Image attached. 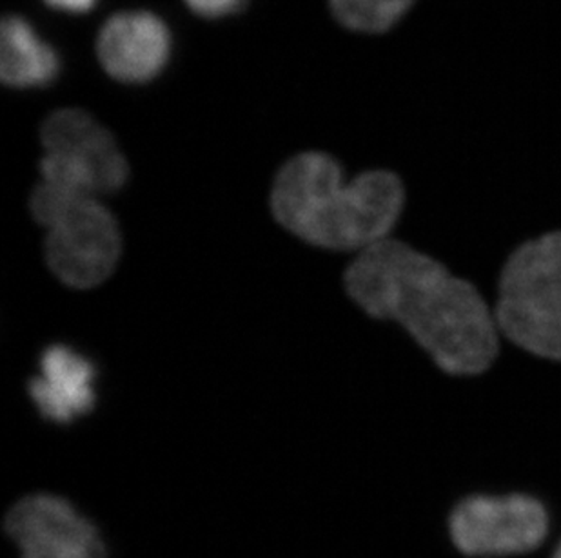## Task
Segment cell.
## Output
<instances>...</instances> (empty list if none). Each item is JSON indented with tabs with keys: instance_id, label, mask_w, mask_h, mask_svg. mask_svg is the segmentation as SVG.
Returning <instances> with one entry per match:
<instances>
[{
	"instance_id": "obj_1",
	"label": "cell",
	"mask_w": 561,
	"mask_h": 558,
	"mask_svg": "<svg viewBox=\"0 0 561 558\" xmlns=\"http://www.w3.org/2000/svg\"><path fill=\"white\" fill-rule=\"evenodd\" d=\"M344 283L362 311L400 323L449 374H480L499 353V325L482 294L405 243L387 237L362 251Z\"/></svg>"
},
{
	"instance_id": "obj_2",
	"label": "cell",
	"mask_w": 561,
	"mask_h": 558,
	"mask_svg": "<svg viewBox=\"0 0 561 558\" xmlns=\"http://www.w3.org/2000/svg\"><path fill=\"white\" fill-rule=\"evenodd\" d=\"M397 174L369 171L345 182L342 165L320 151L287 160L271 189V212L293 236L328 251H366L383 242L402 214Z\"/></svg>"
},
{
	"instance_id": "obj_3",
	"label": "cell",
	"mask_w": 561,
	"mask_h": 558,
	"mask_svg": "<svg viewBox=\"0 0 561 558\" xmlns=\"http://www.w3.org/2000/svg\"><path fill=\"white\" fill-rule=\"evenodd\" d=\"M30 212L44 226V258L55 278L71 289H93L117 269L123 234L101 198L41 179Z\"/></svg>"
},
{
	"instance_id": "obj_4",
	"label": "cell",
	"mask_w": 561,
	"mask_h": 558,
	"mask_svg": "<svg viewBox=\"0 0 561 558\" xmlns=\"http://www.w3.org/2000/svg\"><path fill=\"white\" fill-rule=\"evenodd\" d=\"M494 317L514 345L561 361V232L525 243L508 258Z\"/></svg>"
},
{
	"instance_id": "obj_5",
	"label": "cell",
	"mask_w": 561,
	"mask_h": 558,
	"mask_svg": "<svg viewBox=\"0 0 561 558\" xmlns=\"http://www.w3.org/2000/svg\"><path fill=\"white\" fill-rule=\"evenodd\" d=\"M41 142L44 182L101 198L123 189L129 179V164L115 137L80 107L46 116Z\"/></svg>"
},
{
	"instance_id": "obj_6",
	"label": "cell",
	"mask_w": 561,
	"mask_h": 558,
	"mask_svg": "<svg viewBox=\"0 0 561 558\" xmlns=\"http://www.w3.org/2000/svg\"><path fill=\"white\" fill-rule=\"evenodd\" d=\"M547 532V510L529 496L469 497L450 515L456 548L472 557L527 554L546 540Z\"/></svg>"
},
{
	"instance_id": "obj_7",
	"label": "cell",
	"mask_w": 561,
	"mask_h": 558,
	"mask_svg": "<svg viewBox=\"0 0 561 558\" xmlns=\"http://www.w3.org/2000/svg\"><path fill=\"white\" fill-rule=\"evenodd\" d=\"M4 530L21 558H107L99 527L64 497H24L8 511Z\"/></svg>"
},
{
	"instance_id": "obj_8",
	"label": "cell",
	"mask_w": 561,
	"mask_h": 558,
	"mask_svg": "<svg viewBox=\"0 0 561 558\" xmlns=\"http://www.w3.org/2000/svg\"><path fill=\"white\" fill-rule=\"evenodd\" d=\"M170 27L151 11H121L110 16L96 37L102 69L123 84L157 79L171 57Z\"/></svg>"
},
{
	"instance_id": "obj_9",
	"label": "cell",
	"mask_w": 561,
	"mask_h": 558,
	"mask_svg": "<svg viewBox=\"0 0 561 558\" xmlns=\"http://www.w3.org/2000/svg\"><path fill=\"white\" fill-rule=\"evenodd\" d=\"M95 364L66 345L44 350L38 375L30 381V397L46 421L69 425L95 406Z\"/></svg>"
},
{
	"instance_id": "obj_10",
	"label": "cell",
	"mask_w": 561,
	"mask_h": 558,
	"mask_svg": "<svg viewBox=\"0 0 561 558\" xmlns=\"http://www.w3.org/2000/svg\"><path fill=\"white\" fill-rule=\"evenodd\" d=\"M60 57L21 15H5L0 26V79L13 90H38L57 80Z\"/></svg>"
},
{
	"instance_id": "obj_11",
	"label": "cell",
	"mask_w": 561,
	"mask_h": 558,
	"mask_svg": "<svg viewBox=\"0 0 561 558\" xmlns=\"http://www.w3.org/2000/svg\"><path fill=\"white\" fill-rule=\"evenodd\" d=\"M416 0H329L340 26L355 33L380 35L397 26Z\"/></svg>"
},
{
	"instance_id": "obj_12",
	"label": "cell",
	"mask_w": 561,
	"mask_h": 558,
	"mask_svg": "<svg viewBox=\"0 0 561 558\" xmlns=\"http://www.w3.org/2000/svg\"><path fill=\"white\" fill-rule=\"evenodd\" d=\"M196 16L217 21V19H226L242 10L245 0H184Z\"/></svg>"
},
{
	"instance_id": "obj_13",
	"label": "cell",
	"mask_w": 561,
	"mask_h": 558,
	"mask_svg": "<svg viewBox=\"0 0 561 558\" xmlns=\"http://www.w3.org/2000/svg\"><path fill=\"white\" fill-rule=\"evenodd\" d=\"M96 2L99 0H44V4L49 5L51 10L62 11L69 15H84L95 8Z\"/></svg>"
},
{
	"instance_id": "obj_14",
	"label": "cell",
	"mask_w": 561,
	"mask_h": 558,
	"mask_svg": "<svg viewBox=\"0 0 561 558\" xmlns=\"http://www.w3.org/2000/svg\"><path fill=\"white\" fill-rule=\"evenodd\" d=\"M554 558H561V544L558 546L557 555H554Z\"/></svg>"
}]
</instances>
